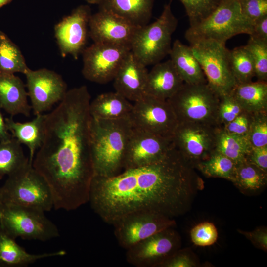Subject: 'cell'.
Masks as SVG:
<instances>
[{
	"label": "cell",
	"instance_id": "obj_1",
	"mask_svg": "<svg viewBox=\"0 0 267 267\" xmlns=\"http://www.w3.org/2000/svg\"><path fill=\"white\" fill-rule=\"evenodd\" d=\"M90 98L86 86L73 88L44 114V138L32 165L47 183L56 210H75L89 202L94 176Z\"/></svg>",
	"mask_w": 267,
	"mask_h": 267
},
{
	"label": "cell",
	"instance_id": "obj_2",
	"mask_svg": "<svg viewBox=\"0 0 267 267\" xmlns=\"http://www.w3.org/2000/svg\"><path fill=\"white\" fill-rule=\"evenodd\" d=\"M199 181L194 168L174 147L156 163L124 170L111 177L94 176L89 202L111 225L140 211L174 218L187 209Z\"/></svg>",
	"mask_w": 267,
	"mask_h": 267
},
{
	"label": "cell",
	"instance_id": "obj_3",
	"mask_svg": "<svg viewBox=\"0 0 267 267\" xmlns=\"http://www.w3.org/2000/svg\"><path fill=\"white\" fill-rule=\"evenodd\" d=\"M132 128L129 117L115 120L91 117L90 134L94 176L109 178L124 171L125 156Z\"/></svg>",
	"mask_w": 267,
	"mask_h": 267
},
{
	"label": "cell",
	"instance_id": "obj_4",
	"mask_svg": "<svg viewBox=\"0 0 267 267\" xmlns=\"http://www.w3.org/2000/svg\"><path fill=\"white\" fill-rule=\"evenodd\" d=\"M0 196L3 204L31 208L44 212L53 208L47 183L30 161L8 176L0 187Z\"/></svg>",
	"mask_w": 267,
	"mask_h": 267
},
{
	"label": "cell",
	"instance_id": "obj_5",
	"mask_svg": "<svg viewBox=\"0 0 267 267\" xmlns=\"http://www.w3.org/2000/svg\"><path fill=\"white\" fill-rule=\"evenodd\" d=\"M252 31V24L241 12L239 0H221L206 18L189 27L185 38L188 42L210 39L226 44L232 37L242 34L250 35Z\"/></svg>",
	"mask_w": 267,
	"mask_h": 267
},
{
	"label": "cell",
	"instance_id": "obj_6",
	"mask_svg": "<svg viewBox=\"0 0 267 267\" xmlns=\"http://www.w3.org/2000/svg\"><path fill=\"white\" fill-rule=\"evenodd\" d=\"M178 24L169 2L164 5L162 13L154 22L138 29L131 51L146 66L161 62L170 53L172 36Z\"/></svg>",
	"mask_w": 267,
	"mask_h": 267
},
{
	"label": "cell",
	"instance_id": "obj_7",
	"mask_svg": "<svg viewBox=\"0 0 267 267\" xmlns=\"http://www.w3.org/2000/svg\"><path fill=\"white\" fill-rule=\"evenodd\" d=\"M220 97L207 83H184L167 100L179 123H194L220 126L217 117Z\"/></svg>",
	"mask_w": 267,
	"mask_h": 267
},
{
	"label": "cell",
	"instance_id": "obj_8",
	"mask_svg": "<svg viewBox=\"0 0 267 267\" xmlns=\"http://www.w3.org/2000/svg\"><path fill=\"white\" fill-rule=\"evenodd\" d=\"M205 76L207 83L220 97L230 94L237 85L226 44L210 39L188 42Z\"/></svg>",
	"mask_w": 267,
	"mask_h": 267
},
{
	"label": "cell",
	"instance_id": "obj_9",
	"mask_svg": "<svg viewBox=\"0 0 267 267\" xmlns=\"http://www.w3.org/2000/svg\"><path fill=\"white\" fill-rule=\"evenodd\" d=\"M0 226L16 239L46 241L59 236L57 226L37 209L2 203Z\"/></svg>",
	"mask_w": 267,
	"mask_h": 267
},
{
	"label": "cell",
	"instance_id": "obj_10",
	"mask_svg": "<svg viewBox=\"0 0 267 267\" xmlns=\"http://www.w3.org/2000/svg\"><path fill=\"white\" fill-rule=\"evenodd\" d=\"M129 118L134 127L172 139L178 124L167 100L147 94L134 102Z\"/></svg>",
	"mask_w": 267,
	"mask_h": 267
},
{
	"label": "cell",
	"instance_id": "obj_11",
	"mask_svg": "<svg viewBox=\"0 0 267 267\" xmlns=\"http://www.w3.org/2000/svg\"><path fill=\"white\" fill-rule=\"evenodd\" d=\"M130 51L126 46L93 43L82 52V75L87 80L101 84L113 81Z\"/></svg>",
	"mask_w": 267,
	"mask_h": 267
},
{
	"label": "cell",
	"instance_id": "obj_12",
	"mask_svg": "<svg viewBox=\"0 0 267 267\" xmlns=\"http://www.w3.org/2000/svg\"><path fill=\"white\" fill-rule=\"evenodd\" d=\"M174 218L160 214L140 211L128 214L112 225L119 245L127 250L151 235L172 227Z\"/></svg>",
	"mask_w": 267,
	"mask_h": 267
},
{
	"label": "cell",
	"instance_id": "obj_13",
	"mask_svg": "<svg viewBox=\"0 0 267 267\" xmlns=\"http://www.w3.org/2000/svg\"><path fill=\"white\" fill-rule=\"evenodd\" d=\"M218 126L179 123L172 137L175 148L193 167L215 151Z\"/></svg>",
	"mask_w": 267,
	"mask_h": 267
},
{
	"label": "cell",
	"instance_id": "obj_14",
	"mask_svg": "<svg viewBox=\"0 0 267 267\" xmlns=\"http://www.w3.org/2000/svg\"><path fill=\"white\" fill-rule=\"evenodd\" d=\"M25 75L28 96L35 115L43 114L60 102L68 90L61 76L52 70L30 69Z\"/></svg>",
	"mask_w": 267,
	"mask_h": 267
},
{
	"label": "cell",
	"instance_id": "obj_15",
	"mask_svg": "<svg viewBox=\"0 0 267 267\" xmlns=\"http://www.w3.org/2000/svg\"><path fill=\"white\" fill-rule=\"evenodd\" d=\"M174 147L172 138L133 127L126 148L124 170L158 162Z\"/></svg>",
	"mask_w": 267,
	"mask_h": 267
},
{
	"label": "cell",
	"instance_id": "obj_16",
	"mask_svg": "<svg viewBox=\"0 0 267 267\" xmlns=\"http://www.w3.org/2000/svg\"><path fill=\"white\" fill-rule=\"evenodd\" d=\"M178 237L172 227L156 233L126 250V261L136 267H158L177 251Z\"/></svg>",
	"mask_w": 267,
	"mask_h": 267
},
{
	"label": "cell",
	"instance_id": "obj_17",
	"mask_svg": "<svg viewBox=\"0 0 267 267\" xmlns=\"http://www.w3.org/2000/svg\"><path fill=\"white\" fill-rule=\"evenodd\" d=\"M91 14L89 6L82 5L55 26V36L63 57L71 55L77 59L82 53L87 43Z\"/></svg>",
	"mask_w": 267,
	"mask_h": 267
},
{
	"label": "cell",
	"instance_id": "obj_18",
	"mask_svg": "<svg viewBox=\"0 0 267 267\" xmlns=\"http://www.w3.org/2000/svg\"><path fill=\"white\" fill-rule=\"evenodd\" d=\"M140 27L111 11L99 9L90 17L89 35L93 43L124 46L131 49L133 39Z\"/></svg>",
	"mask_w": 267,
	"mask_h": 267
},
{
	"label": "cell",
	"instance_id": "obj_19",
	"mask_svg": "<svg viewBox=\"0 0 267 267\" xmlns=\"http://www.w3.org/2000/svg\"><path fill=\"white\" fill-rule=\"evenodd\" d=\"M146 67L130 51L113 80L115 91L130 101L142 97L148 73Z\"/></svg>",
	"mask_w": 267,
	"mask_h": 267
},
{
	"label": "cell",
	"instance_id": "obj_20",
	"mask_svg": "<svg viewBox=\"0 0 267 267\" xmlns=\"http://www.w3.org/2000/svg\"><path fill=\"white\" fill-rule=\"evenodd\" d=\"M147 75L145 94L167 100L184 82L170 59L154 65Z\"/></svg>",
	"mask_w": 267,
	"mask_h": 267
},
{
	"label": "cell",
	"instance_id": "obj_21",
	"mask_svg": "<svg viewBox=\"0 0 267 267\" xmlns=\"http://www.w3.org/2000/svg\"><path fill=\"white\" fill-rule=\"evenodd\" d=\"M22 80L14 74L0 73V107L11 117L22 114L28 117L32 110Z\"/></svg>",
	"mask_w": 267,
	"mask_h": 267
},
{
	"label": "cell",
	"instance_id": "obj_22",
	"mask_svg": "<svg viewBox=\"0 0 267 267\" xmlns=\"http://www.w3.org/2000/svg\"><path fill=\"white\" fill-rule=\"evenodd\" d=\"M169 55L170 60L184 83L191 84L207 83L200 63L190 45L176 40Z\"/></svg>",
	"mask_w": 267,
	"mask_h": 267
},
{
	"label": "cell",
	"instance_id": "obj_23",
	"mask_svg": "<svg viewBox=\"0 0 267 267\" xmlns=\"http://www.w3.org/2000/svg\"><path fill=\"white\" fill-rule=\"evenodd\" d=\"M64 250L34 254L27 252L7 234L0 226V267L27 266L37 261L48 257L63 256Z\"/></svg>",
	"mask_w": 267,
	"mask_h": 267
},
{
	"label": "cell",
	"instance_id": "obj_24",
	"mask_svg": "<svg viewBox=\"0 0 267 267\" xmlns=\"http://www.w3.org/2000/svg\"><path fill=\"white\" fill-rule=\"evenodd\" d=\"M44 118V114H39L32 120L24 123L16 122L12 117L5 119L7 129L12 137L28 148L29 160L31 163L43 142Z\"/></svg>",
	"mask_w": 267,
	"mask_h": 267
},
{
	"label": "cell",
	"instance_id": "obj_25",
	"mask_svg": "<svg viewBox=\"0 0 267 267\" xmlns=\"http://www.w3.org/2000/svg\"><path fill=\"white\" fill-rule=\"evenodd\" d=\"M155 0H103L99 9L111 11L137 26L147 24Z\"/></svg>",
	"mask_w": 267,
	"mask_h": 267
},
{
	"label": "cell",
	"instance_id": "obj_26",
	"mask_svg": "<svg viewBox=\"0 0 267 267\" xmlns=\"http://www.w3.org/2000/svg\"><path fill=\"white\" fill-rule=\"evenodd\" d=\"M133 104L116 92H109L98 95L90 102L89 112L95 119L115 120L129 117Z\"/></svg>",
	"mask_w": 267,
	"mask_h": 267
},
{
	"label": "cell",
	"instance_id": "obj_27",
	"mask_svg": "<svg viewBox=\"0 0 267 267\" xmlns=\"http://www.w3.org/2000/svg\"><path fill=\"white\" fill-rule=\"evenodd\" d=\"M230 94L243 110L251 114L267 111V82L237 84Z\"/></svg>",
	"mask_w": 267,
	"mask_h": 267
},
{
	"label": "cell",
	"instance_id": "obj_28",
	"mask_svg": "<svg viewBox=\"0 0 267 267\" xmlns=\"http://www.w3.org/2000/svg\"><path fill=\"white\" fill-rule=\"evenodd\" d=\"M252 146L247 136L229 134L222 126L216 130L215 149L236 164L246 160Z\"/></svg>",
	"mask_w": 267,
	"mask_h": 267
},
{
	"label": "cell",
	"instance_id": "obj_29",
	"mask_svg": "<svg viewBox=\"0 0 267 267\" xmlns=\"http://www.w3.org/2000/svg\"><path fill=\"white\" fill-rule=\"evenodd\" d=\"M29 69L19 47L0 31V73L25 75Z\"/></svg>",
	"mask_w": 267,
	"mask_h": 267
},
{
	"label": "cell",
	"instance_id": "obj_30",
	"mask_svg": "<svg viewBox=\"0 0 267 267\" xmlns=\"http://www.w3.org/2000/svg\"><path fill=\"white\" fill-rule=\"evenodd\" d=\"M29 161L16 139L12 137L8 141L0 142V179L19 170Z\"/></svg>",
	"mask_w": 267,
	"mask_h": 267
},
{
	"label": "cell",
	"instance_id": "obj_31",
	"mask_svg": "<svg viewBox=\"0 0 267 267\" xmlns=\"http://www.w3.org/2000/svg\"><path fill=\"white\" fill-rule=\"evenodd\" d=\"M267 172L255 165L244 161L236 164L233 183L244 190L255 191L265 186Z\"/></svg>",
	"mask_w": 267,
	"mask_h": 267
},
{
	"label": "cell",
	"instance_id": "obj_32",
	"mask_svg": "<svg viewBox=\"0 0 267 267\" xmlns=\"http://www.w3.org/2000/svg\"><path fill=\"white\" fill-rule=\"evenodd\" d=\"M236 164L231 159L215 150L195 168L208 177L223 178L233 182Z\"/></svg>",
	"mask_w": 267,
	"mask_h": 267
},
{
	"label": "cell",
	"instance_id": "obj_33",
	"mask_svg": "<svg viewBox=\"0 0 267 267\" xmlns=\"http://www.w3.org/2000/svg\"><path fill=\"white\" fill-rule=\"evenodd\" d=\"M229 63L237 85L252 81L255 77L254 64L245 45L229 50Z\"/></svg>",
	"mask_w": 267,
	"mask_h": 267
},
{
	"label": "cell",
	"instance_id": "obj_34",
	"mask_svg": "<svg viewBox=\"0 0 267 267\" xmlns=\"http://www.w3.org/2000/svg\"><path fill=\"white\" fill-rule=\"evenodd\" d=\"M245 46L254 62L255 77L257 81L267 82V42L250 36Z\"/></svg>",
	"mask_w": 267,
	"mask_h": 267
},
{
	"label": "cell",
	"instance_id": "obj_35",
	"mask_svg": "<svg viewBox=\"0 0 267 267\" xmlns=\"http://www.w3.org/2000/svg\"><path fill=\"white\" fill-rule=\"evenodd\" d=\"M188 17L190 26L206 18L217 7L221 0H178Z\"/></svg>",
	"mask_w": 267,
	"mask_h": 267
},
{
	"label": "cell",
	"instance_id": "obj_36",
	"mask_svg": "<svg viewBox=\"0 0 267 267\" xmlns=\"http://www.w3.org/2000/svg\"><path fill=\"white\" fill-rule=\"evenodd\" d=\"M247 137L252 146L267 145V111L253 114Z\"/></svg>",
	"mask_w": 267,
	"mask_h": 267
},
{
	"label": "cell",
	"instance_id": "obj_37",
	"mask_svg": "<svg viewBox=\"0 0 267 267\" xmlns=\"http://www.w3.org/2000/svg\"><path fill=\"white\" fill-rule=\"evenodd\" d=\"M192 242L196 246H208L217 240L218 233L215 225L211 222H204L193 227L190 232Z\"/></svg>",
	"mask_w": 267,
	"mask_h": 267
},
{
	"label": "cell",
	"instance_id": "obj_38",
	"mask_svg": "<svg viewBox=\"0 0 267 267\" xmlns=\"http://www.w3.org/2000/svg\"><path fill=\"white\" fill-rule=\"evenodd\" d=\"M244 110L230 94L220 97L217 121L223 126L233 120Z\"/></svg>",
	"mask_w": 267,
	"mask_h": 267
},
{
	"label": "cell",
	"instance_id": "obj_39",
	"mask_svg": "<svg viewBox=\"0 0 267 267\" xmlns=\"http://www.w3.org/2000/svg\"><path fill=\"white\" fill-rule=\"evenodd\" d=\"M241 12L252 25L267 16V0H239Z\"/></svg>",
	"mask_w": 267,
	"mask_h": 267
},
{
	"label": "cell",
	"instance_id": "obj_40",
	"mask_svg": "<svg viewBox=\"0 0 267 267\" xmlns=\"http://www.w3.org/2000/svg\"><path fill=\"white\" fill-rule=\"evenodd\" d=\"M252 115L244 110L233 120L222 127L224 131L229 134L247 136Z\"/></svg>",
	"mask_w": 267,
	"mask_h": 267
},
{
	"label": "cell",
	"instance_id": "obj_41",
	"mask_svg": "<svg viewBox=\"0 0 267 267\" xmlns=\"http://www.w3.org/2000/svg\"><path fill=\"white\" fill-rule=\"evenodd\" d=\"M194 262L189 256L182 252L177 251L161 263L159 267H192Z\"/></svg>",
	"mask_w": 267,
	"mask_h": 267
},
{
	"label": "cell",
	"instance_id": "obj_42",
	"mask_svg": "<svg viewBox=\"0 0 267 267\" xmlns=\"http://www.w3.org/2000/svg\"><path fill=\"white\" fill-rule=\"evenodd\" d=\"M246 161L267 172V145L261 147L252 146Z\"/></svg>",
	"mask_w": 267,
	"mask_h": 267
},
{
	"label": "cell",
	"instance_id": "obj_43",
	"mask_svg": "<svg viewBox=\"0 0 267 267\" xmlns=\"http://www.w3.org/2000/svg\"><path fill=\"white\" fill-rule=\"evenodd\" d=\"M255 245L264 250L267 249V233L265 229H258L252 232L240 231Z\"/></svg>",
	"mask_w": 267,
	"mask_h": 267
},
{
	"label": "cell",
	"instance_id": "obj_44",
	"mask_svg": "<svg viewBox=\"0 0 267 267\" xmlns=\"http://www.w3.org/2000/svg\"><path fill=\"white\" fill-rule=\"evenodd\" d=\"M249 36L267 42V16L253 24L252 33Z\"/></svg>",
	"mask_w": 267,
	"mask_h": 267
},
{
	"label": "cell",
	"instance_id": "obj_45",
	"mask_svg": "<svg viewBox=\"0 0 267 267\" xmlns=\"http://www.w3.org/2000/svg\"><path fill=\"white\" fill-rule=\"evenodd\" d=\"M0 107V142H5L10 140L12 135L7 129L5 119H4Z\"/></svg>",
	"mask_w": 267,
	"mask_h": 267
},
{
	"label": "cell",
	"instance_id": "obj_46",
	"mask_svg": "<svg viewBox=\"0 0 267 267\" xmlns=\"http://www.w3.org/2000/svg\"><path fill=\"white\" fill-rule=\"evenodd\" d=\"M88 3L91 4H99L103 0H85Z\"/></svg>",
	"mask_w": 267,
	"mask_h": 267
},
{
	"label": "cell",
	"instance_id": "obj_47",
	"mask_svg": "<svg viewBox=\"0 0 267 267\" xmlns=\"http://www.w3.org/2000/svg\"><path fill=\"white\" fill-rule=\"evenodd\" d=\"M12 0H0V8L10 3Z\"/></svg>",
	"mask_w": 267,
	"mask_h": 267
},
{
	"label": "cell",
	"instance_id": "obj_48",
	"mask_svg": "<svg viewBox=\"0 0 267 267\" xmlns=\"http://www.w3.org/2000/svg\"><path fill=\"white\" fill-rule=\"evenodd\" d=\"M1 204H2V201H1V198H0V209Z\"/></svg>",
	"mask_w": 267,
	"mask_h": 267
}]
</instances>
